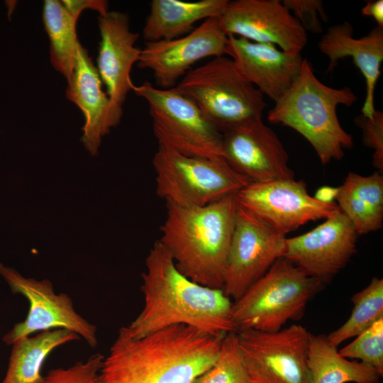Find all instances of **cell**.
I'll use <instances>...</instances> for the list:
<instances>
[{"mask_svg": "<svg viewBox=\"0 0 383 383\" xmlns=\"http://www.w3.org/2000/svg\"><path fill=\"white\" fill-rule=\"evenodd\" d=\"M338 192V187L323 186L316 190L313 198L323 204H335L334 201L336 199Z\"/></svg>", "mask_w": 383, "mask_h": 383, "instance_id": "cell-34", "label": "cell"}, {"mask_svg": "<svg viewBox=\"0 0 383 383\" xmlns=\"http://www.w3.org/2000/svg\"><path fill=\"white\" fill-rule=\"evenodd\" d=\"M104 359L102 354L96 353L87 360L77 362L67 368L50 370L42 383H97Z\"/></svg>", "mask_w": 383, "mask_h": 383, "instance_id": "cell-29", "label": "cell"}, {"mask_svg": "<svg viewBox=\"0 0 383 383\" xmlns=\"http://www.w3.org/2000/svg\"><path fill=\"white\" fill-rule=\"evenodd\" d=\"M351 301L354 306L348 319L327 335L336 347L383 318V279L374 277L366 287L352 296Z\"/></svg>", "mask_w": 383, "mask_h": 383, "instance_id": "cell-26", "label": "cell"}, {"mask_svg": "<svg viewBox=\"0 0 383 383\" xmlns=\"http://www.w3.org/2000/svg\"><path fill=\"white\" fill-rule=\"evenodd\" d=\"M335 201L357 234L380 229L383 222V175L375 171L368 176L350 172L345 178Z\"/></svg>", "mask_w": 383, "mask_h": 383, "instance_id": "cell-22", "label": "cell"}, {"mask_svg": "<svg viewBox=\"0 0 383 383\" xmlns=\"http://www.w3.org/2000/svg\"><path fill=\"white\" fill-rule=\"evenodd\" d=\"M307 365L310 383H378L382 376L367 363L341 356L325 334L310 333Z\"/></svg>", "mask_w": 383, "mask_h": 383, "instance_id": "cell-23", "label": "cell"}, {"mask_svg": "<svg viewBox=\"0 0 383 383\" xmlns=\"http://www.w3.org/2000/svg\"><path fill=\"white\" fill-rule=\"evenodd\" d=\"M192 383H251L239 350L237 332L225 335L213 364Z\"/></svg>", "mask_w": 383, "mask_h": 383, "instance_id": "cell-27", "label": "cell"}, {"mask_svg": "<svg viewBox=\"0 0 383 383\" xmlns=\"http://www.w3.org/2000/svg\"><path fill=\"white\" fill-rule=\"evenodd\" d=\"M322 283L282 257L233 303L237 332L252 329L275 332L301 318Z\"/></svg>", "mask_w": 383, "mask_h": 383, "instance_id": "cell-5", "label": "cell"}, {"mask_svg": "<svg viewBox=\"0 0 383 383\" xmlns=\"http://www.w3.org/2000/svg\"><path fill=\"white\" fill-rule=\"evenodd\" d=\"M101 33L97 70L114 108L123 112L128 92L133 90L131 71L138 62L141 48L135 46L138 33L130 29L127 13L109 11L99 16Z\"/></svg>", "mask_w": 383, "mask_h": 383, "instance_id": "cell-18", "label": "cell"}, {"mask_svg": "<svg viewBox=\"0 0 383 383\" xmlns=\"http://www.w3.org/2000/svg\"><path fill=\"white\" fill-rule=\"evenodd\" d=\"M145 265L140 287L143 308L123 327L131 338H140L177 324L213 335L237 332L233 302L223 289L207 287L184 276L159 240L151 248Z\"/></svg>", "mask_w": 383, "mask_h": 383, "instance_id": "cell-2", "label": "cell"}, {"mask_svg": "<svg viewBox=\"0 0 383 383\" xmlns=\"http://www.w3.org/2000/svg\"><path fill=\"white\" fill-rule=\"evenodd\" d=\"M228 0H152L143 29L146 42L169 40L194 30L200 20L218 18Z\"/></svg>", "mask_w": 383, "mask_h": 383, "instance_id": "cell-21", "label": "cell"}, {"mask_svg": "<svg viewBox=\"0 0 383 383\" xmlns=\"http://www.w3.org/2000/svg\"><path fill=\"white\" fill-rule=\"evenodd\" d=\"M286 238L239 206L225 273L226 295L235 301L262 277L283 257Z\"/></svg>", "mask_w": 383, "mask_h": 383, "instance_id": "cell-11", "label": "cell"}, {"mask_svg": "<svg viewBox=\"0 0 383 383\" xmlns=\"http://www.w3.org/2000/svg\"><path fill=\"white\" fill-rule=\"evenodd\" d=\"M0 274L13 294L24 296L29 302L26 319L15 324L4 336L3 341L6 345H12L36 332L64 328L82 338L90 347L97 345L96 326L77 313L67 294H56L50 280L25 277L1 263Z\"/></svg>", "mask_w": 383, "mask_h": 383, "instance_id": "cell-10", "label": "cell"}, {"mask_svg": "<svg viewBox=\"0 0 383 383\" xmlns=\"http://www.w3.org/2000/svg\"><path fill=\"white\" fill-rule=\"evenodd\" d=\"M226 55L244 77L263 95L276 102L299 76L303 58L270 43L228 35Z\"/></svg>", "mask_w": 383, "mask_h": 383, "instance_id": "cell-17", "label": "cell"}, {"mask_svg": "<svg viewBox=\"0 0 383 383\" xmlns=\"http://www.w3.org/2000/svg\"><path fill=\"white\" fill-rule=\"evenodd\" d=\"M218 20L227 35L273 44L293 55L307 43L306 31L279 0L228 1Z\"/></svg>", "mask_w": 383, "mask_h": 383, "instance_id": "cell-13", "label": "cell"}, {"mask_svg": "<svg viewBox=\"0 0 383 383\" xmlns=\"http://www.w3.org/2000/svg\"><path fill=\"white\" fill-rule=\"evenodd\" d=\"M221 133L223 158L250 182L294 178L282 143L262 118L232 126Z\"/></svg>", "mask_w": 383, "mask_h": 383, "instance_id": "cell-15", "label": "cell"}, {"mask_svg": "<svg viewBox=\"0 0 383 383\" xmlns=\"http://www.w3.org/2000/svg\"><path fill=\"white\" fill-rule=\"evenodd\" d=\"M62 3L77 19L81 12L87 9L98 11L100 16H104L109 12V3L104 0H63Z\"/></svg>", "mask_w": 383, "mask_h": 383, "instance_id": "cell-32", "label": "cell"}, {"mask_svg": "<svg viewBox=\"0 0 383 383\" xmlns=\"http://www.w3.org/2000/svg\"><path fill=\"white\" fill-rule=\"evenodd\" d=\"M282 2L289 11L293 12V16L306 31L322 32L319 17L326 21L327 18L321 0H284Z\"/></svg>", "mask_w": 383, "mask_h": 383, "instance_id": "cell-31", "label": "cell"}, {"mask_svg": "<svg viewBox=\"0 0 383 383\" xmlns=\"http://www.w3.org/2000/svg\"><path fill=\"white\" fill-rule=\"evenodd\" d=\"M66 97L82 111L85 123L82 141L91 155H96L101 138L117 126L123 112L116 110L106 93L87 50L79 42L72 74L67 81Z\"/></svg>", "mask_w": 383, "mask_h": 383, "instance_id": "cell-19", "label": "cell"}, {"mask_svg": "<svg viewBox=\"0 0 383 383\" xmlns=\"http://www.w3.org/2000/svg\"><path fill=\"white\" fill-rule=\"evenodd\" d=\"M358 235L340 210L310 231L286 238L283 257L323 284L348 265L356 252Z\"/></svg>", "mask_w": 383, "mask_h": 383, "instance_id": "cell-14", "label": "cell"}, {"mask_svg": "<svg viewBox=\"0 0 383 383\" xmlns=\"http://www.w3.org/2000/svg\"><path fill=\"white\" fill-rule=\"evenodd\" d=\"M226 334L177 324L133 338L122 327L97 383H192L213 364Z\"/></svg>", "mask_w": 383, "mask_h": 383, "instance_id": "cell-1", "label": "cell"}, {"mask_svg": "<svg viewBox=\"0 0 383 383\" xmlns=\"http://www.w3.org/2000/svg\"><path fill=\"white\" fill-rule=\"evenodd\" d=\"M318 48L329 59L327 72H332L339 60L353 58L366 82L362 114L371 118L375 111L374 91L383 61V28L377 26L367 35L355 38L349 22L333 25L321 38Z\"/></svg>", "mask_w": 383, "mask_h": 383, "instance_id": "cell-20", "label": "cell"}, {"mask_svg": "<svg viewBox=\"0 0 383 383\" xmlns=\"http://www.w3.org/2000/svg\"><path fill=\"white\" fill-rule=\"evenodd\" d=\"M357 338L338 350L350 359H358L383 374V318L374 323Z\"/></svg>", "mask_w": 383, "mask_h": 383, "instance_id": "cell-28", "label": "cell"}, {"mask_svg": "<svg viewBox=\"0 0 383 383\" xmlns=\"http://www.w3.org/2000/svg\"><path fill=\"white\" fill-rule=\"evenodd\" d=\"M81 338L64 328L41 331L12 345L4 378L1 383H42L40 370L48 355L57 347Z\"/></svg>", "mask_w": 383, "mask_h": 383, "instance_id": "cell-24", "label": "cell"}, {"mask_svg": "<svg viewBox=\"0 0 383 383\" xmlns=\"http://www.w3.org/2000/svg\"><path fill=\"white\" fill-rule=\"evenodd\" d=\"M310 333L292 324L275 332H237L239 350L251 383H310L307 354Z\"/></svg>", "mask_w": 383, "mask_h": 383, "instance_id": "cell-9", "label": "cell"}, {"mask_svg": "<svg viewBox=\"0 0 383 383\" xmlns=\"http://www.w3.org/2000/svg\"><path fill=\"white\" fill-rule=\"evenodd\" d=\"M152 165L157 195L184 207L209 205L250 183L222 157L187 156L159 145Z\"/></svg>", "mask_w": 383, "mask_h": 383, "instance_id": "cell-7", "label": "cell"}, {"mask_svg": "<svg viewBox=\"0 0 383 383\" xmlns=\"http://www.w3.org/2000/svg\"><path fill=\"white\" fill-rule=\"evenodd\" d=\"M361 13L365 16H370L373 18L377 26L383 28V1H369L362 7Z\"/></svg>", "mask_w": 383, "mask_h": 383, "instance_id": "cell-33", "label": "cell"}, {"mask_svg": "<svg viewBox=\"0 0 383 383\" xmlns=\"http://www.w3.org/2000/svg\"><path fill=\"white\" fill-rule=\"evenodd\" d=\"M190 99L221 131L262 118L264 95L237 68L231 58L216 57L189 71L174 87Z\"/></svg>", "mask_w": 383, "mask_h": 383, "instance_id": "cell-6", "label": "cell"}, {"mask_svg": "<svg viewBox=\"0 0 383 383\" xmlns=\"http://www.w3.org/2000/svg\"><path fill=\"white\" fill-rule=\"evenodd\" d=\"M357 97L348 87L333 88L314 74L311 64L303 60L301 72L289 90L268 112L274 124L290 127L311 145L321 163L340 160L344 150L353 145V136L338 120V105L352 106Z\"/></svg>", "mask_w": 383, "mask_h": 383, "instance_id": "cell-4", "label": "cell"}, {"mask_svg": "<svg viewBox=\"0 0 383 383\" xmlns=\"http://www.w3.org/2000/svg\"><path fill=\"white\" fill-rule=\"evenodd\" d=\"M354 121L362 130L364 145L373 150V166L383 173V112L375 109L371 118L361 114Z\"/></svg>", "mask_w": 383, "mask_h": 383, "instance_id": "cell-30", "label": "cell"}, {"mask_svg": "<svg viewBox=\"0 0 383 383\" xmlns=\"http://www.w3.org/2000/svg\"><path fill=\"white\" fill-rule=\"evenodd\" d=\"M228 35L218 18L206 19L189 34L169 40L146 42L138 67L150 70L161 89L174 88L198 61L226 54Z\"/></svg>", "mask_w": 383, "mask_h": 383, "instance_id": "cell-16", "label": "cell"}, {"mask_svg": "<svg viewBox=\"0 0 383 383\" xmlns=\"http://www.w3.org/2000/svg\"><path fill=\"white\" fill-rule=\"evenodd\" d=\"M43 23L50 42V61L55 69L68 81L72 74L77 43V18L62 1L45 0Z\"/></svg>", "mask_w": 383, "mask_h": 383, "instance_id": "cell-25", "label": "cell"}, {"mask_svg": "<svg viewBox=\"0 0 383 383\" xmlns=\"http://www.w3.org/2000/svg\"><path fill=\"white\" fill-rule=\"evenodd\" d=\"M133 90L148 104L159 146L187 156L223 158L222 133L190 99L148 81Z\"/></svg>", "mask_w": 383, "mask_h": 383, "instance_id": "cell-8", "label": "cell"}, {"mask_svg": "<svg viewBox=\"0 0 383 383\" xmlns=\"http://www.w3.org/2000/svg\"><path fill=\"white\" fill-rule=\"evenodd\" d=\"M236 199L239 206L284 235L340 210L335 203L316 200L306 183L294 178L250 182L236 194Z\"/></svg>", "mask_w": 383, "mask_h": 383, "instance_id": "cell-12", "label": "cell"}, {"mask_svg": "<svg viewBox=\"0 0 383 383\" xmlns=\"http://www.w3.org/2000/svg\"><path fill=\"white\" fill-rule=\"evenodd\" d=\"M238 206L236 194L199 207L166 203L159 241L187 278L223 289Z\"/></svg>", "mask_w": 383, "mask_h": 383, "instance_id": "cell-3", "label": "cell"}]
</instances>
